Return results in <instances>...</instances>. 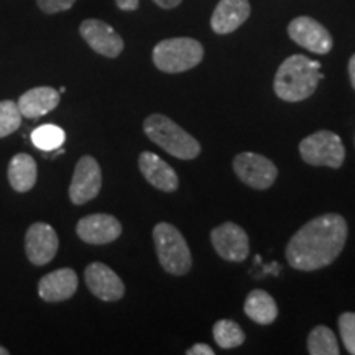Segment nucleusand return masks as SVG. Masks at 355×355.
Returning <instances> with one entry per match:
<instances>
[{"label": "nucleus", "mask_w": 355, "mask_h": 355, "mask_svg": "<svg viewBox=\"0 0 355 355\" xmlns=\"http://www.w3.org/2000/svg\"><path fill=\"white\" fill-rule=\"evenodd\" d=\"M347 222L339 214H322L306 222L286 245V260L300 272H314L336 261L347 241Z\"/></svg>", "instance_id": "nucleus-1"}, {"label": "nucleus", "mask_w": 355, "mask_h": 355, "mask_svg": "<svg viewBox=\"0 0 355 355\" xmlns=\"http://www.w3.org/2000/svg\"><path fill=\"white\" fill-rule=\"evenodd\" d=\"M319 71H321V63L309 60L308 56H288L275 74V94L286 102L308 99L314 94L319 81L324 78Z\"/></svg>", "instance_id": "nucleus-2"}, {"label": "nucleus", "mask_w": 355, "mask_h": 355, "mask_svg": "<svg viewBox=\"0 0 355 355\" xmlns=\"http://www.w3.org/2000/svg\"><path fill=\"white\" fill-rule=\"evenodd\" d=\"M144 132L155 145L180 159H194L201 153L199 141L166 115H148L144 122Z\"/></svg>", "instance_id": "nucleus-3"}, {"label": "nucleus", "mask_w": 355, "mask_h": 355, "mask_svg": "<svg viewBox=\"0 0 355 355\" xmlns=\"http://www.w3.org/2000/svg\"><path fill=\"white\" fill-rule=\"evenodd\" d=\"M153 242L159 265L166 273L183 277L189 272L193 266V257L188 242L175 225L168 222H159L155 225Z\"/></svg>", "instance_id": "nucleus-4"}, {"label": "nucleus", "mask_w": 355, "mask_h": 355, "mask_svg": "<svg viewBox=\"0 0 355 355\" xmlns=\"http://www.w3.org/2000/svg\"><path fill=\"white\" fill-rule=\"evenodd\" d=\"M204 58L202 44L194 38H168L153 48V63L163 73H184Z\"/></svg>", "instance_id": "nucleus-5"}, {"label": "nucleus", "mask_w": 355, "mask_h": 355, "mask_svg": "<svg viewBox=\"0 0 355 355\" xmlns=\"http://www.w3.org/2000/svg\"><path fill=\"white\" fill-rule=\"evenodd\" d=\"M300 155L308 165L329 166L337 170L344 163L345 148L337 133L319 130L301 140Z\"/></svg>", "instance_id": "nucleus-6"}, {"label": "nucleus", "mask_w": 355, "mask_h": 355, "mask_svg": "<svg viewBox=\"0 0 355 355\" xmlns=\"http://www.w3.org/2000/svg\"><path fill=\"white\" fill-rule=\"evenodd\" d=\"M234 171L242 183L254 189H268L278 176V168L272 159L254 152L239 153L234 158Z\"/></svg>", "instance_id": "nucleus-7"}, {"label": "nucleus", "mask_w": 355, "mask_h": 355, "mask_svg": "<svg viewBox=\"0 0 355 355\" xmlns=\"http://www.w3.org/2000/svg\"><path fill=\"white\" fill-rule=\"evenodd\" d=\"M102 188V171L99 163L91 155L79 158L69 184V199L76 206H83L97 198Z\"/></svg>", "instance_id": "nucleus-8"}, {"label": "nucleus", "mask_w": 355, "mask_h": 355, "mask_svg": "<svg viewBox=\"0 0 355 355\" xmlns=\"http://www.w3.org/2000/svg\"><path fill=\"white\" fill-rule=\"evenodd\" d=\"M288 35L301 48L316 55H327L332 50V37L324 25L311 17H296L288 25Z\"/></svg>", "instance_id": "nucleus-9"}, {"label": "nucleus", "mask_w": 355, "mask_h": 355, "mask_svg": "<svg viewBox=\"0 0 355 355\" xmlns=\"http://www.w3.org/2000/svg\"><path fill=\"white\" fill-rule=\"evenodd\" d=\"M211 242L219 257L227 261H243L250 252L247 232L234 222H224L212 229Z\"/></svg>", "instance_id": "nucleus-10"}, {"label": "nucleus", "mask_w": 355, "mask_h": 355, "mask_svg": "<svg viewBox=\"0 0 355 355\" xmlns=\"http://www.w3.org/2000/svg\"><path fill=\"white\" fill-rule=\"evenodd\" d=\"M56 230L44 222H35L26 230L25 235V254L33 265L43 266L55 259L58 254Z\"/></svg>", "instance_id": "nucleus-11"}, {"label": "nucleus", "mask_w": 355, "mask_h": 355, "mask_svg": "<svg viewBox=\"0 0 355 355\" xmlns=\"http://www.w3.org/2000/svg\"><path fill=\"white\" fill-rule=\"evenodd\" d=\"M79 33L89 46L105 58H117L123 51V40L105 21L97 19L84 20L79 26Z\"/></svg>", "instance_id": "nucleus-12"}, {"label": "nucleus", "mask_w": 355, "mask_h": 355, "mask_svg": "<svg viewBox=\"0 0 355 355\" xmlns=\"http://www.w3.org/2000/svg\"><path fill=\"white\" fill-rule=\"evenodd\" d=\"M84 279H86L89 291L102 301H119L125 295V286L121 277L110 266L101 261L87 265Z\"/></svg>", "instance_id": "nucleus-13"}, {"label": "nucleus", "mask_w": 355, "mask_h": 355, "mask_svg": "<svg viewBox=\"0 0 355 355\" xmlns=\"http://www.w3.org/2000/svg\"><path fill=\"white\" fill-rule=\"evenodd\" d=\"M76 234L83 242L91 245H104L121 237L122 224L117 217L110 214H91L78 222Z\"/></svg>", "instance_id": "nucleus-14"}, {"label": "nucleus", "mask_w": 355, "mask_h": 355, "mask_svg": "<svg viewBox=\"0 0 355 355\" xmlns=\"http://www.w3.org/2000/svg\"><path fill=\"white\" fill-rule=\"evenodd\" d=\"M78 275L73 268H60L40 279L38 295L46 303H61L73 298L78 291Z\"/></svg>", "instance_id": "nucleus-15"}, {"label": "nucleus", "mask_w": 355, "mask_h": 355, "mask_svg": "<svg viewBox=\"0 0 355 355\" xmlns=\"http://www.w3.org/2000/svg\"><path fill=\"white\" fill-rule=\"evenodd\" d=\"M248 0H220L211 17V28L217 35L232 33L250 17Z\"/></svg>", "instance_id": "nucleus-16"}, {"label": "nucleus", "mask_w": 355, "mask_h": 355, "mask_svg": "<svg viewBox=\"0 0 355 355\" xmlns=\"http://www.w3.org/2000/svg\"><path fill=\"white\" fill-rule=\"evenodd\" d=\"M139 168L141 175L153 188L165 193H173L178 189V175L173 168L168 165L165 159L152 152H144L139 157Z\"/></svg>", "instance_id": "nucleus-17"}, {"label": "nucleus", "mask_w": 355, "mask_h": 355, "mask_svg": "<svg viewBox=\"0 0 355 355\" xmlns=\"http://www.w3.org/2000/svg\"><path fill=\"white\" fill-rule=\"evenodd\" d=\"M60 92L56 89L48 86L33 87L20 96L19 105L21 117L26 119H38L42 115H46L51 110H55L60 104Z\"/></svg>", "instance_id": "nucleus-18"}, {"label": "nucleus", "mask_w": 355, "mask_h": 355, "mask_svg": "<svg viewBox=\"0 0 355 355\" xmlns=\"http://www.w3.org/2000/svg\"><path fill=\"white\" fill-rule=\"evenodd\" d=\"M8 184L12 186L13 191L17 193H26V191L33 189L37 184L38 178V166L33 157L26 153H17L10 159L7 170Z\"/></svg>", "instance_id": "nucleus-19"}, {"label": "nucleus", "mask_w": 355, "mask_h": 355, "mask_svg": "<svg viewBox=\"0 0 355 355\" xmlns=\"http://www.w3.org/2000/svg\"><path fill=\"white\" fill-rule=\"evenodd\" d=\"M243 311L252 321L261 326H268L278 318V306L268 293L263 290H254L248 293Z\"/></svg>", "instance_id": "nucleus-20"}, {"label": "nucleus", "mask_w": 355, "mask_h": 355, "mask_svg": "<svg viewBox=\"0 0 355 355\" xmlns=\"http://www.w3.org/2000/svg\"><path fill=\"white\" fill-rule=\"evenodd\" d=\"M308 352L311 355H339V344L329 327L316 326L309 332Z\"/></svg>", "instance_id": "nucleus-21"}, {"label": "nucleus", "mask_w": 355, "mask_h": 355, "mask_svg": "<svg viewBox=\"0 0 355 355\" xmlns=\"http://www.w3.org/2000/svg\"><path fill=\"white\" fill-rule=\"evenodd\" d=\"M212 334H214L216 344L220 349H235L243 344L245 334L241 329L237 322L230 321V319H220L212 327Z\"/></svg>", "instance_id": "nucleus-22"}, {"label": "nucleus", "mask_w": 355, "mask_h": 355, "mask_svg": "<svg viewBox=\"0 0 355 355\" xmlns=\"http://www.w3.org/2000/svg\"><path fill=\"white\" fill-rule=\"evenodd\" d=\"M64 132L61 130L60 127L51 125V123H46V125H42L35 128L32 133V141L33 145L40 150H56L60 148L61 145L64 144Z\"/></svg>", "instance_id": "nucleus-23"}, {"label": "nucleus", "mask_w": 355, "mask_h": 355, "mask_svg": "<svg viewBox=\"0 0 355 355\" xmlns=\"http://www.w3.org/2000/svg\"><path fill=\"white\" fill-rule=\"evenodd\" d=\"M21 125V114L17 102L2 101L0 102V139L12 135Z\"/></svg>", "instance_id": "nucleus-24"}, {"label": "nucleus", "mask_w": 355, "mask_h": 355, "mask_svg": "<svg viewBox=\"0 0 355 355\" xmlns=\"http://www.w3.org/2000/svg\"><path fill=\"white\" fill-rule=\"evenodd\" d=\"M339 331L347 352L355 355V313L340 314Z\"/></svg>", "instance_id": "nucleus-25"}, {"label": "nucleus", "mask_w": 355, "mask_h": 355, "mask_svg": "<svg viewBox=\"0 0 355 355\" xmlns=\"http://www.w3.org/2000/svg\"><path fill=\"white\" fill-rule=\"evenodd\" d=\"M74 3H76V0H37L40 10L48 13V15L69 10Z\"/></svg>", "instance_id": "nucleus-26"}, {"label": "nucleus", "mask_w": 355, "mask_h": 355, "mask_svg": "<svg viewBox=\"0 0 355 355\" xmlns=\"http://www.w3.org/2000/svg\"><path fill=\"white\" fill-rule=\"evenodd\" d=\"M188 355H214V349H211L207 344H194L193 347L186 350Z\"/></svg>", "instance_id": "nucleus-27"}, {"label": "nucleus", "mask_w": 355, "mask_h": 355, "mask_svg": "<svg viewBox=\"0 0 355 355\" xmlns=\"http://www.w3.org/2000/svg\"><path fill=\"white\" fill-rule=\"evenodd\" d=\"M115 3H117V7L121 8V10L133 12V10H137V8H139L140 0H115Z\"/></svg>", "instance_id": "nucleus-28"}, {"label": "nucleus", "mask_w": 355, "mask_h": 355, "mask_svg": "<svg viewBox=\"0 0 355 355\" xmlns=\"http://www.w3.org/2000/svg\"><path fill=\"white\" fill-rule=\"evenodd\" d=\"M153 2L162 8H175V7L180 6L183 0H153Z\"/></svg>", "instance_id": "nucleus-29"}, {"label": "nucleus", "mask_w": 355, "mask_h": 355, "mask_svg": "<svg viewBox=\"0 0 355 355\" xmlns=\"http://www.w3.org/2000/svg\"><path fill=\"white\" fill-rule=\"evenodd\" d=\"M349 78L350 83H352V87L355 89V55L349 61Z\"/></svg>", "instance_id": "nucleus-30"}, {"label": "nucleus", "mask_w": 355, "mask_h": 355, "mask_svg": "<svg viewBox=\"0 0 355 355\" xmlns=\"http://www.w3.org/2000/svg\"><path fill=\"white\" fill-rule=\"evenodd\" d=\"M0 355H8V350L3 345H0Z\"/></svg>", "instance_id": "nucleus-31"}]
</instances>
